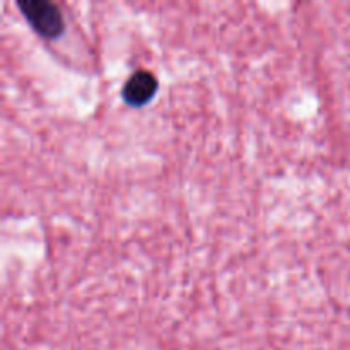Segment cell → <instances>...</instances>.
<instances>
[{
	"label": "cell",
	"instance_id": "obj_1",
	"mask_svg": "<svg viewBox=\"0 0 350 350\" xmlns=\"http://www.w3.org/2000/svg\"><path fill=\"white\" fill-rule=\"evenodd\" d=\"M17 7L38 34L48 40L65 33V19L57 3L48 0H17Z\"/></svg>",
	"mask_w": 350,
	"mask_h": 350
},
{
	"label": "cell",
	"instance_id": "obj_2",
	"mask_svg": "<svg viewBox=\"0 0 350 350\" xmlns=\"http://www.w3.org/2000/svg\"><path fill=\"white\" fill-rule=\"evenodd\" d=\"M157 89H159V81L152 72L135 70L123 85L122 98L129 106L140 108L156 96Z\"/></svg>",
	"mask_w": 350,
	"mask_h": 350
}]
</instances>
